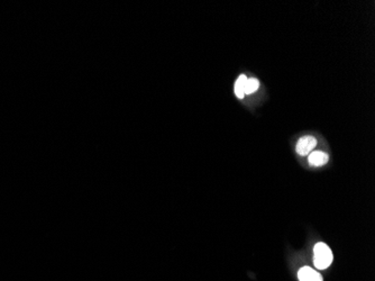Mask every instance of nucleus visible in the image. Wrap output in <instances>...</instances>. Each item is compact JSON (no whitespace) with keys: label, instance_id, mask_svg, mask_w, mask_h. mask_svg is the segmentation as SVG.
<instances>
[{"label":"nucleus","instance_id":"1","mask_svg":"<svg viewBox=\"0 0 375 281\" xmlns=\"http://www.w3.org/2000/svg\"><path fill=\"white\" fill-rule=\"evenodd\" d=\"M333 252L324 243H317L313 247V263L319 270L327 269L333 262Z\"/></svg>","mask_w":375,"mask_h":281},{"label":"nucleus","instance_id":"2","mask_svg":"<svg viewBox=\"0 0 375 281\" xmlns=\"http://www.w3.org/2000/svg\"><path fill=\"white\" fill-rule=\"evenodd\" d=\"M316 146L317 140L313 138V136H304V138H301L298 140L295 150H297L298 154H300L302 157H306L309 156Z\"/></svg>","mask_w":375,"mask_h":281},{"label":"nucleus","instance_id":"3","mask_svg":"<svg viewBox=\"0 0 375 281\" xmlns=\"http://www.w3.org/2000/svg\"><path fill=\"white\" fill-rule=\"evenodd\" d=\"M299 281H323V277L319 272L310 266H304L298 272Z\"/></svg>","mask_w":375,"mask_h":281},{"label":"nucleus","instance_id":"4","mask_svg":"<svg viewBox=\"0 0 375 281\" xmlns=\"http://www.w3.org/2000/svg\"><path fill=\"white\" fill-rule=\"evenodd\" d=\"M308 161L312 167H320V165L326 164L328 162V156L322 151H315L311 152L308 157Z\"/></svg>","mask_w":375,"mask_h":281},{"label":"nucleus","instance_id":"5","mask_svg":"<svg viewBox=\"0 0 375 281\" xmlns=\"http://www.w3.org/2000/svg\"><path fill=\"white\" fill-rule=\"evenodd\" d=\"M246 75L240 74L235 82V93L237 98L243 99L245 96V84H246Z\"/></svg>","mask_w":375,"mask_h":281},{"label":"nucleus","instance_id":"6","mask_svg":"<svg viewBox=\"0 0 375 281\" xmlns=\"http://www.w3.org/2000/svg\"><path fill=\"white\" fill-rule=\"evenodd\" d=\"M259 87V82L257 79L255 78H251L247 79L246 84H245V95H252L254 93L256 90Z\"/></svg>","mask_w":375,"mask_h":281}]
</instances>
